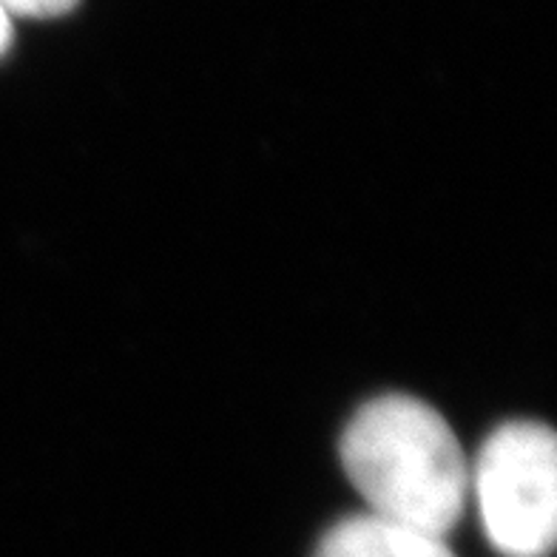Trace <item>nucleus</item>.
Segmentation results:
<instances>
[{
    "instance_id": "nucleus-1",
    "label": "nucleus",
    "mask_w": 557,
    "mask_h": 557,
    "mask_svg": "<svg viewBox=\"0 0 557 557\" xmlns=\"http://www.w3.org/2000/svg\"><path fill=\"white\" fill-rule=\"evenodd\" d=\"M338 458L370 515L438 537L461 521L470 463L447 418L421 398L367 401L345 426Z\"/></svg>"
},
{
    "instance_id": "nucleus-2",
    "label": "nucleus",
    "mask_w": 557,
    "mask_h": 557,
    "mask_svg": "<svg viewBox=\"0 0 557 557\" xmlns=\"http://www.w3.org/2000/svg\"><path fill=\"white\" fill-rule=\"evenodd\" d=\"M490 543L506 557H546L557 532V441L541 421H506L470 470Z\"/></svg>"
},
{
    "instance_id": "nucleus-3",
    "label": "nucleus",
    "mask_w": 557,
    "mask_h": 557,
    "mask_svg": "<svg viewBox=\"0 0 557 557\" xmlns=\"http://www.w3.org/2000/svg\"><path fill=\"white\" fill-rule=\"evenodd\" d=\"M313 557H455L447 541L421 529L384 521L379 515H352L338 521L315 546Z\"/></svg>"
},
{
    "instance_id": "nucleus-5",
    "label": "nucleus",
    "mask_w": 557,
    "mask_h": 557,
    "mask_svg": "<svg viewBox=\"0 0 557 557\" xmlns=\"http://www.w3.org/2000/svg\"><path fill=\"white\" fill-rule=\"evenodd\" d=\"M9 46H12V15L0 7V58L9 52Z\"/></svg>"
},
{
    "instance_id": "nucleus-4",
    "label": "nucleus",
    "mask_w": 557,
    "mask_h": 557,
    "mask_svg": "<svg viewBox=\"0 0 557 557\" xmlns=\"http://www.w3.org/2000/svg\"><path fill=\"white\" fill-rule=\"evenodd\" d=\"M77 3L81 0H0V7L7 9L12 17H35V21L66 15Z\"/></svg>"
}]
</instances>
